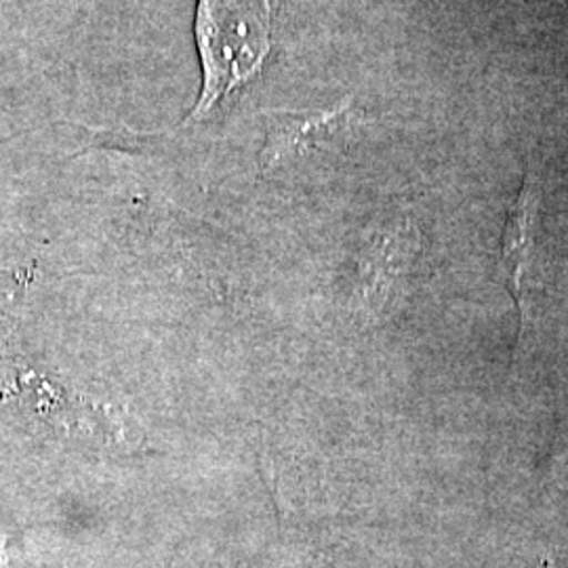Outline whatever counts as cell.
Here are the masks:
<instances>
[{
  "mask_svg": "<svg viewBox=\"0 0 568 568\" xmlns=\"http://www.w3.org/2000/svg\"><path fill=\"white\" fill-rule=\"evenodd\" d=\"M356 121L352 102L345 100L335 110L325 112H295V114H274L270 119V135L265 145L264 163L267 169L281 163L286 156L325 142L333 135H339Z\"/></svg>",
  "mask_w": 568,
  "mask_h": 568,
  "instance_id": "obj_2",
  "label": "cell"
},
{
  "mask_svg": "<svg viewBox=\"0 0 568 568\" xmlns=\"http://www.w3.org/2000/svg\"><path fill=\"white\" fill-rule=\"evenodd\" d=\"M539 206V183L537 178L528 173L525 183L520 187V194L508 209L506 217V227H504V244H501V262L508 272V286L514 304L518 310V323L523 335L525 325H527V302H525V270L528 264V253L532 248V220Z\"/></svg>",
  "mask_w": 568,
  "mask_h": 568,
  "instance_id": "obj_3",
  "label": "cell"
},
{
  "mask_svg": "<svg viewBox=\"0 0 568 568\" xmlns=\"http://www.w3.org/2000/svg\"><path fill=\"white\" fill-rule=\"evenodd\" d=\"M196 41L204 89L192 119L260 72L270 53V0H201Z\"/></svg>",
  "mask_w": 568,
  "mask_h": 568,
  "instance_id": "obj_1",
  "label": "cell"
}]
</instances>
